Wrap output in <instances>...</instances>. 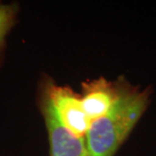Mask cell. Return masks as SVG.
Listing matches in <instances>:
<instances>
[{
    "mask_svg": "<svg viewBox=\"0 0 156 156\" xmlns=\"http://www.w3.org/2000/svg\"><path fill=\"white\" fill-rule=\"evenodd\" d=\"M118 95L111 108L91 122L85 140L90 156H114L151 102L153 90L134 86L124 76L117 79Z\"/></svg>",
    "mask_w": 156,
    "mask_h": 156,
    "instance_id": "1",
    "label": "cell"
},
{
    "mask_svg": "<svg viewBox=\"0 0 156 156\" xmlns=\"http://www.w3.org/2000/svg\"><path fill=\"white\" fill-rule=\"evenodd\" d=\"M42 90L49 97L62 125L74 135L85 137L91 121L84 111L81 96L67 86H58L51 79H46Z\"/></svg>",
    "mask_w": 156,
    "mask_h": 156,
    "instance_id": "2",
    "label": "cell"
},
{
    "mask_svg": "<svg viewBox=\"0 0 156 156\" xmlns=\"http://www.w3.org/2000/svg\"><path fill=\"white\" fill-rule=\"evenodd\" d=\"M40 109L44 118L50 156H90L85 137H77L64 128L56 116L49 97L42 90Z\"/></svg>",
    "mask_w": 156,
    "mask_h": 156,
    "instance_id": "3",
    "label": "cell"
},
{
    "mask_svg": "<svg viewBox=\"0 0 156 156\" xmlns=\"http://www.w3.org/2000/svg\"><path fill=\"white\" fill-rule=\"evenodd\" d=\"M118 95V83L109 82L103 77L87 81L83 83L81 101L89 120L94 122L108 111Z\"/></svg>",
    "mask_w": 156,
    "mask_h": 156,
    "instance_id": "4",
    "label": "cell"
},
{
    "mask_svg": "<svg viewBox=\"0 0 156 156\" xmlns=\"http://www.w3.org/2000/svg\"><path fill=\"white\" fill-rule=\"evenodd\" d=\"M17 12V4H0V50L6 35L15 23Z\"/></svg>",
    "mask_w": 156,
    "mask_h": 156,
    "instance_id": "5",
    "label": "cell"
}]
</instances>
